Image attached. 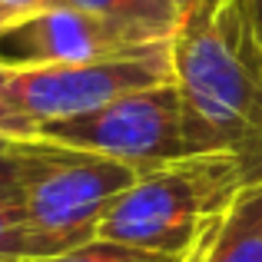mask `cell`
I'll return each mask as SVG.
<instances>
[{"mask_svg": "<svg viewBox=\"0 0 262 262\" xmlns=\"http://www.w3.org/2000/svg\"><path fill=\"white\" fill-rule=\"evenodd\" d=\"M243 163L232 156H192L143 173L110 206L96 239L186 259L226 219L246 189Z\"/></svg>", "mask_w": 262, "mask_h": 262, "instance_id": "cell-2", "label": "cell"}, {"mask_svg": "<svg viewBox=\"0 0 262 262\" xmlns=\"http://www.w3.org/2000/svg\"><path fill=\"white\" fill-rule=\"evenodd\" d=\"M43 7H70V10L90 13V17L110 20V24L129 30L133 37H140L143 43H163L173 40L179 20L173 13L160 10L149 0H47Z\"/></svg>", "mask_w": 262, "mask_h": 262, "instance_id": "cell-8", "label": "cell"}, {"mask_svg": "<svg viewBox=\"0 0 262 262\" xmlns=\"http://www.w3.org/2000/svg\"><path fill=\"white\" fill-rule=\"evenodd\" d=\"M149 4H156L160 10H166V13H173L176 20H183L189 10H196L199 4H206V0H149Z\"/></svg>", "mask_w": 262, "mask_h": 262, "instance_id": "cell-13", "label": "cell"}, {"mask_svg": "<svg viewBox=\"0 0 262 262\" xmlns=\"http://www.w3.org/2000/svg\"><path fill=\"white\" fill-rule=\"evenodd\" d=\"M53 256H63V249L37 229L24 199H0V262H43Z\"/></svg>", "mask_w": 262, "mask_h": 262, "instance_id": "cell-10", "label": "cell"}, {"mask_svg": "<svg viewBox=\"0 0 262 262\" xmlns=\"http://www.w3.org/2000/svg\"><path fill=\"white\" fill-rule=\"evenodd\" d=\"M67 146L47 140H0V199H24Z\"/></svg>", "mask_w": 262, "mask_h": 262, "instance_id": "cell-9", "label": "cell"}, {"mask_svg": "<svg viewBox=\"0 0 262 262\" xmlns=\"http://www.w3.org/2000/svg\"><path fill=\"white\" fill-rule=\"evenodd\" d=\"M140 176V169L126 163L67 149L27 189L24 206L37 229L47 232L63 252H70L83 243H93L110 206Z\"/></svg>", "mask_w": 262, "mask_h": 262, "instance_id": "cell-5", "label": "cell"}, {"mask_svg": "<svg viewBox=\"0 0 262 262\" xmlns=\"http://www.w3.org/2000/svg\"><path fill=\"white\" fill-rule=\"evenodd\" d=\"M0 140H40V126L0 100Z\"/></svg>", "mask_w": 262, "mask_h": 262, "instance_id": "cell-12", "label": "cell"}, {"mask_svg": "<svg viewBox=\"0 0 262 262\" xmlns=\"http://www.w3.org/2000/svg\"><path fill=\"white\" fill-rule=\"evenodd\" d=\"M136 47L149 43L110 20L90 17L70 7H37L0 30V67L27 70V67L83 63V60L113 57Z\"/></svg>", "mask_w": 262, "mask_h": 262, "instance_id": "cell-6", "label": "cell"}, {"mask_svg": "<svg viewBox=\"0 0 262 262\" xmlns=\"http://www.w3.org/2000/svg\"><path fill=\"white\" fill-rule=\"evenodd\" d=\"M40 140L126 163L140 173L192 160L183 100L173 80L126 93L93 113L43 123Z\"/></svg>", "mask_w": 262, "mask_h": 262, "instance_id": "cell-3", "label": "cell"}, {"mask_svg": "<svg viewBox=\"0 0 262 262\" xmlns=\"http://www.w3.org/2000/svg\"><path fill=\"white\" fill-rule=\"evenodd\" d=\"M192 156H232L262 183V47L246 0H206L169 40Z\"/></svg>", "mask_w": 262, "mask_h": 262, "instance_id": "cell-1", "label": "cell"}, {"mask_svg": "<svg viewBox=\"0 0 262 262\" xmlns=\"http://www.w3.org/2000/svg\"><path fill=\"white\" fill-rule=\"evenodd\" d=\"M10 20H17V13H13L10 7H4V4H0V30H4V27L10 24Z\"/></svg>", "mask_w": 262, "mask_h": 262, "instance_id": "cell-16", "label": "cell"}, {"mask_svg": "<svg viewBox=\"0 0 262 262\" xmlns=\"http://www.w3.org/2000/svg\"><path fill=\"white\" fill-rule=\"evenodd\" d=\"M166 80H173L169 40L123 50L113 57L83 60V63L27 67V70L0 67V100L37 126H43V123L93 113L126 93L166 83Z\"/></svg>", "mask_w": 262, "mask_h": 262, "instance_id": "cell-4", "label": "cell"}, {"mask_svg": "<svg viewBox=\"0 0 262 262\" xmlns=\"http://www.w3.org/2000/svg\"><path fill=\"white\" fill-rule=\"evenodd\" d=\"M246 10H249L252 30H256V40H259V47H262V0H246Z\"/></svg>", "mask_w": 262, "mask_h": 262, "instance_id": "cell-14", "label": "cell"}, {"mask_svg": "<svg viewBox=\"0 0 262 262\" xmlns=\"http://www.w3.org/2000/svg\"><path fill=\"white\" fill-rule=\"evenodd\" d=\"M4 7H10L17 17H24V13H30V10H37V7H43L47 0H0Z\"/></svg>", "mask_w": 262, "mask_h": 262, "instance_id": "cell-15", "label": "cell"}, {"mask_svg": "<svg viewBox=\"0 0 262 262\" xmlns=\"http://www.w3.org/2000/svg\"><path fill=\"white\" fill-rule=\"evenodd\" d=\"M192 262H262V183L246 186Z\"/></svg>", "mask_w": 262, "mask_h": 262, "instance_id": "cell-7", "label": "cell"}, {"mask_svg": "<svg viewBox=\"0 0 262 262\" xmlns=\"http://www.w3.org/2000/svg\"><path fill=\"white\" fill-rule=\"evenodd\" d=\"M186 259L160 256V252L133 249V246H120V243H106V239H93V243H83L77 249L63 252V256H53L43 262H186Z\"/></svg>", "mask_w": 262, "mask_h": 262, "instance_id": "cell-11", "label": "cell"}]
</instances>
